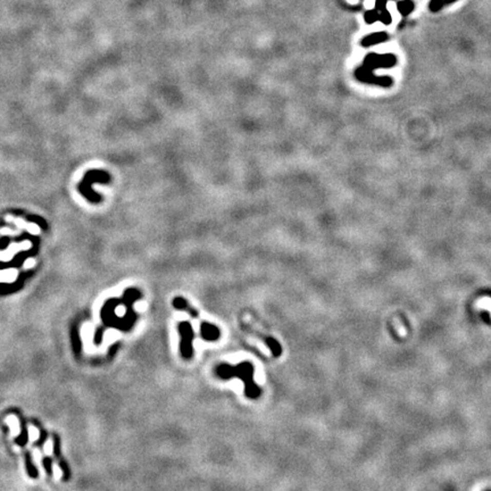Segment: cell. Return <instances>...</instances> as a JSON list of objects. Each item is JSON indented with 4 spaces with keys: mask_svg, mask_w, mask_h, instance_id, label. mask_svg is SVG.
<instances>
[{
    "mask_svg": "<svg viewBox=\"0 0 491 491\" xmlns=\"http://www.w3.org/2000/svg\"><path fill=\"white\" fill-rule=\"evenodd\" d=\"M255 367L250 362H241L237 366L230 364H220L215 367V374L222 380L238 378L245 384V395L250 399H257L262 395V390L254 381Z\"/></svg>",
    "mask_w": 491,
    "mask_h": 491,
    "instance_id": "6da1fadb",
    "label": "cell"
},
{
    "mask_svg": "<svg viewBox=\"0 0 491 491\" xmlns=\"http://www.w3.org/2000/svg\"><path fill=\"white\" fill-rule=\"evenodd\" d=\"M178 331L180 335V353L183 360L189 361L193 357V339L194 332L191 324L187 321L180 322L178 325Z\"/></svg>",
    "mask_w": 491,
    "mask_h": 491,
    "instance_id": "7a4b0ae2",
    "label": "cell"
},
{
    "mask_svg": "<svg viewBox=\"0 0 491 491\" xmlns=\"http://www.w3.org/2000/svg\"><path fill=\"white\" fill-rule=\"evenodd\" d=\"M200 336L206 341H216L221 338V331L216 325L203 322L200 325Z\"/></svg>",
    "mask_w": 491,
    "mask_h": 491,
    "instance_id": "3957f363",
    "label": "cell"
},
{
    "mask_svg": "<svg viewBox=\"0 0 491 491\" xmlns=\"http://www.w3.org/2000/svg\"><path fill=\"white\" fill-rule=\"evenodd\" d=\"M54 455L58 459V463H60V466L62 468L63 474H64V480H68L71 477V471H70V467H68V465H67L66 461L62 457L61 439L57 435L54 436Z\"/></svg>",
    "mask_w": 491,
    "mask_h": 491,
    "instance_id": "277c9868",
    "label": "cell"
},
{
    "mask_svg": "<svg viewBox=\"0 0 491 491\" xmlns=\"http://www.w3.org/2000/svg\"><path fill=\"white\" fill-rule=\"evenodd\" d=\"M29 248H31V242L30 241H24L19 245L18 244L10 245L6 251L0 252V261H10L17 251L29 249Z\"/></svg>",
    "mask_w": 491,
    "mask_h": 491,
    "instance_id": "5b68a950",
    "label": "cell"
},
{
    "mask_svg": "<svg viewBox=\"0 0 491 491\" xmlns=\"http://www.w3.org/2000/svg\"><path fill=\"white\" fill-rule=\"evenodd\" d=\"M172 305H173V307L175 308V309H178V310L187 311V313H188L190 316H192V318H194V319H197L198 316H199V313L197 311V309L193 308L192 306L187 302V299H184V298H182V297L174 298L173 302H172Z\"/></svg>",
    "mask_w": 491,
    "mask_h": 491,
    "instance_id": "8992f818",
    "label": "cell"
},
{
    "mask_svg": "<svg viewBox=\"0 0 491 491\" xmlns=\"http://www.w3.org/2000/svg\"><path fill=\"white\" fill-rule=\"evenodd\" d=\"M6 220L8 222H13V223L16 225L17 228L23 229L25 231H29L30 233H32V234H36L40 232L39 226L33 224V223H28V222H25V221L21 220V219H15V218H13V216H7Z\"/></svg>",
    "mask_w": 491,
    "mask_h": 491,
    "instance_id": "52a82bcc",
    "label": "cell"
},
{
    "mask_svg": "<svg viewBox=\"0 0 491 491\" xmlns=\"http://www.w3.org/2000/svg\"><path fill=\"white\" fill-rule=\"evenodd\" d=\"M25 466H26V472H28L29 474V477L30 478H38V469H36V467L33 465V462H32V457H31V453L28 451V453H25Z\"/></svg>",
    "mask_w": 491,
    "mask_h": 491,
    "instance_id": "ba28073f",
    "label": "cell"
},
{
    "mask_svg": "<svg viewBox=\"0 0 491 491\" xmlns=\"http://www.w3.org/2000/svg\"><path fill=\"white\" fill-rule=\"evenodd\" d=\"M265 342H266L267 347L270 348V350H271V352L273 353V356L279 357L280 355H281V353H282V347L280 346L278 340L274 339L273 337H266V338H265Z\"/></svg>",
    "mask_w": 491,
    "mask_h": 491,
    "instance_id": "9c48e42d",
    "label": "cell"
},
{
    "mask_svg": "<svg viewBox=\"0 0 491 491\" xmlns=\"http://www.w3.org/2000/svg\"><path fill=\"white\" fill-rule=\"evenodd\" d=\"M383 40H385V34H384V33H377V34L369 35L367 39H365V40L363 41V45H365V46H369V45H372V44H377V42L383 41Z\"/></svg>",
    "mask_w": 491,
    "mask_h": 491,
    "instance_id": "30bf717a",
    "label": "cell"
},
{
    "mask_svg": "<svg viewBox=\"0 0 491 491\" xmlns=\"http://www.w3.org/2000/svg\"><path fill=\"white\" fill-rule=\"evenodd\" d=\"M413 8H414L413 4H411L409 0H405V2H400L398 4V10L403 15H407L408 13L411 12V10H413Z\"/></svg>",
    "mask_w": 491,
    "mask_h": 491,
    "instance_id": "8fae6325",
    "label": "cell"
},
{
    "mask_svg": "<svg viewBox=\"0 0 491 491\" xmlns=\"http://www.w3.org/2000/svg\"><path fill=\"white\" fill-rule=\"evenodd\" d=\"M21 430H22V432H21L19 437L16 439V442L19 443L21 446H24L25 443H26V441H28L29 435H28V427L25 426V424L23 423V422H22V429H21Z\"/></svg>",
    "mask_w": 491,
    "mask_h": 491,
    "instance_id": "7c38bea8",
    "label": "cell"
},
{
    "mask_svg": "<svg viewBox=\"0 0 491 491\" xmlns=\"http://www.w3.org/2000/svg\"><path fill=\"white\" fill-rule=\"evenodd\" d=\"M42 464H44V467L46 469V472L48 473V475L52 474V461L50 457H45L42 459Z\"/></svg>",
    "mask_w": 491,
    "mask_h": 491,
    "instance_id": "4fadbf2b",
    "label": "cell"
},
{
    "mask_svg": "<svg viewBox=\"0 0 491 491\" xmlns=\"http://www.w3.org/2000/svg\"><path fill=\"white\" fill-rule=\"evenodd\" d=\"M379 18L378 16V13L376 12V10H372V12H367L366 13V21L368 23H372V22H376V21Z\"/></svg>",
    "mask_w": 491,
    "mask_h": 491,
    "instance_id": "5bb4252c",
    "label": "cell"
},
{
    "mask_svg": "<svg viewBox=\"0 0 491 491\" xmlns=\"http://www.w3.org/2000/svg\"><path fill=\"white\" fill-rule=\"evenodd\" d=\"M376 6H377V9H378V10H384L385 0H378Z\"/></svg>",
    "mask_w": 491,
    "mask_h": 491,
    "instance_id": "9a60e30c",
    "label": "cell"
}]
</instances>
